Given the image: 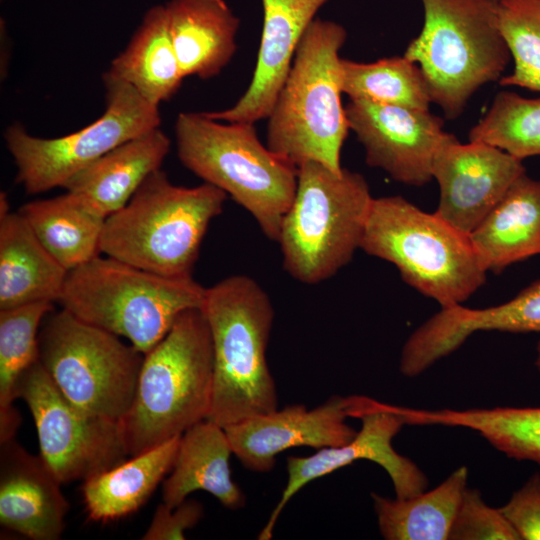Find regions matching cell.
I'll return each mask as SVG.
<instances>
[{
	"mask_svg": "<svg viewBox=\"0 0 540 540\" xmlns=\"http://www.w3.org/2000/svg\"><path fill=\"white\" fill-rule=\"evenodd\" d=\"M231 454L226 431L217 423L205 419L187 429L180 437L170 474L163 481V503L174 508L194 491L203 490L226 508L244 506V494L231 476Z\"/></svg>",
	"mask_w": 540,
	"mask_h": 540,
	"instance_id": "7402d4cb",
	"label": "cell"
},
{
	"mask_svg": "<svg viewBox=\"0 0 540 540\" xmlns=\"http://www.w3.org/2000/svg\"><path fill=\"white\" fill-rule=\"evenodd\" d=\"M348 416L361 420V429L346 444L319 449L306 457L287 458V483L259 540H270L277 520L288 502L309 482L326 476L357 460H370L389 475L397 498L417 495L427 489L424 472L409 458L399 454L392 441L405 425L400 416L383 402L363 395L346 397Z\"/></svg>",
	"mask_w": 540,
	"mask_h": 540,
	"instance_id": "4fadbf2b",
	"label": "cell"
},
{
	"mask_svg": "<svg viewBox=\"0 0 540 540\" xmlns=\"http://www.w3.org/2000/svg\"><path fill=\"white\" fill-rule=\"evenodd\" d=\"M498 22L514 70L501 77L503 86L540 92V0H501Z\"/></svg>",
	"mask_w": 540,
	"mask_h": 540,
	"instance_id": "1f68e13d",
	"label": "cell"
},
{
	"mask_svg": "<svg viewBox=\"0 0 540 540\" xmlns=\"http://www.w3.org/2000/svg\"><path fill=\"white\" fill-rule=\"evenodd\" d=\"M164 5L184 78L217 76L236 52L240 25L226 0H169Z\"/></svg>",
	"mask_w": 540,
	"mask_h": 540,
	"instance_id": "ffe728a7",
	"label": "cell"
},
{
	"mask_svg": "<svg viewBox=\"0 0 540 540\" xmlns=\"http://www.w3.org/2000/svg\"><path fill=\"white\" fill-rule=\"evenodd\" d=\"M520 540L499 508L485 503L478 489L466 487L449 540Z\"/></svg>",
	"mask_w": 540,
	"mask_h": 540,
	"instance_id": "836d02e7",
	"label": "cell"
},
{
	"mask_svg": "<svg viewBox=\"0 0 540 540\" xmlns=\"http://www.w3.org/2000/svg\"><path fill=\"white\" fill-rule=\"evenodd\" d=\"M468 469L460 466L429 491L407 498L372 493L379 531L386 540H449L467 487Z\"/></svg>",
	"mask_w": 540,
	"mask_h": 540,
	"instance_id": "4316f807",
	"label": "cell"
},
{
	"mask_svg": "<svg viewBox=\"0 0 540 540\" xmlns=\"http://www.w3.org/2000/svg\"><path fill=\"white\" fill-rule=\"evenodd\" d=\"M0 447V524L32 540L59 539L69 511L62 483L15 438Z\"/></svg>",
	"mask_w": 540,
	"mask_h": 540,
	"instance_id": "ac0fdd59",
	"label": "cell"
},
{
	"mask_svg": "<svg viewBox=\"0 0 540 540\" xmlns=\"http://www.w3.org/2000/svg\"><path fill=\"white\" fill-rule=\"evenodd\" d=\"M415 418L420 425L471 429L507 457L540 465V407L418 409Z\"/></svg>",
	"mask_w": 540,
	"mask_h": 540,
	"instance_id": "83f0119b",
	"label": "cell"
},
{
	"mask_svg": "<svg viewBox=\"0 0 540 540\" xmlns=\"http://www.w3.org/2000/svg\"><path fill=\"white\" fill-rule=\"evenodd\" d=\"M214 355L200 308L182 312L140 369L132 405L120 420L129 456L148 451L207 419Z\"/></svg>",
	"mask_w": 540,
	"mask_h": 540,
	"instance_id": "7a4b0ae2",
	"label": "cell"
},
{
	"mask_svg": "<svg viewBox=\"0 0 540 540\" xmlns=\"http://www.w3.org/2000/svg\"><path fill=\"white\" fill-rule=\"evenodd\" d=\"M350 130L365 150L366 163L397 182L422 186L432 176L435 155L450 133L429 110L350 99Z\"/></svg>",
	"mask_w": 540,
	"mask_h": 540,
	"instance_id": "5bb4252c",
	"label": "cell"
},
{
	"mask_svg": "<svg viewBox=\"0 0 540 540\" xmlns=\"http://www.w3.org/2000/svg\"><path fill=\"white\" fill-rule=\"evenodd\" d=\"M342 92L350 99L429 110L432 103L420 67L406 57L371 63L341 58Z\"/></svg>",
	"mask_w": 540,
	"mask_h": 540,
	"instance_id": "f546056e",
	"label": "cell"
},
{
	"mask_svg": "<svg viewBox=\"0 0 540 540\" xmlns=\"http://www.w3.org/2000/svg\"><path fill=\"white\" fill-rule=\"evenodd\" d=\"M445 324L450 338L458 344L477 331L540 332V279L497 306L471 309L455 305L447 311Z\"/></svg>",
	"mask_w": 540,
	"mask_h": 540,
	"instance_id": "d6a6232c",
	"label": "cell"
},
{
	"mask_svg": "<svg viewBox=\"0 0 540 540\" xmlns=\"http://www.w3.org/2000/svg\"><path fill=\"white\" fill-rule=\"evenodd\" d=\"M372 199L360 173H335L312 161L298 166L295 196L277 241L286 272L317 284L347 265L360 248Z\"/></svg>",
	"mask_w": 540,
	"mask_h": 540,
	"instance_id": "ba28073f",
	"label": "cell"
},
{
	"mask_svg": "<svg viewBox=\"0 0 540 540\" xmlns=\"http://www.w3.org/2000/svg\"><path fill=\"white\" fill-rule=\"evenodd\" d=\"M345 28L315 18L268 116L267 147L295 166L318 162L341 173V150L350 130L341 102L339 50Z\"/></svg>",
	"mask_w": 540,
	"mask_h": 540,
	"instance_id": "3957f363",
	"label": "cell"
},
{
	"mask_svg": "<svg viewBox=\"0 0 540 540\" xmlns=\"http://www.w3.org/2000/svg\"><path fill=\"white\" fill-rule=\"evenodd\" d=\"M109 72L159 106L180 89L184 76L173 46L164 4L152 6Z\"/></svg>",
	"mask_w": 540,
	"mask_h": 540,
	"instance_id": "d4e9b609",
	"label": "cell"
},
{
	"mask_svg": "<svg viewBox=\"0 0 540 540\" xmlns=\"http://www.w3.org/2000/svg\"><path fill=\"white\" fill-rule=\"evenodd\" d=\"M203 516V506L194 499H186L171 508L161 503L155 509L142 540L185 539V531L193 528Z\"/></svg>",
	"mask_w": 540,
	"mask_h": 540,
	"instance_id": "d590c367",
	"label": "cell"
},
{
	"mask_svg": "<svg viewBox=\"0 0 540 540\" xmlns=\"http://www.w3.org/2000/svg\"><path fill=\"white\" fill-rule=\"evenodd\" d=\"M525 172L511 154L480 141L462 144L449 134L433 161L440 190L435 214L469 235Z\"/></svg>",
	"mask_w": 540,
	"mask_h": 540,
	"instance_id": "9a60e30c",
	"label": "cell"
},
{
	"mask_svg": "<svg viewBox=\"0 0 540 540\" xmlns=\"http://www.w3.org/2000/svg\"><path fill=\"white\" fill-rule=\"evenodd\" d=\"M536 351H537V356H536V359H535V366H536L537 370L540 373V340H539V342L537 344Z\"/></svg>",
	"mask_w": 540,
	"mask_h": 540,
	"instance_id": "74e56055",
	"label": "cell"
},
{
	"mask_svg": "<svg viewBox=\"0 0 540 540\" xmlns=\"http://www.w3.org/2000/svg\"><path fill=\"white\" fill-rule=\"evenodd\" d=\"M347 417L346 397L334 395L313 409L289 405L224 429L242 465L263 473L273 468L276 456L285 450L301 446L319 450L348 443L358 431L346 423Z\"/></svg>",
	"mask_w": 540,
	"mask_h": 540,
	"instance_id": "2e32d148",
	"label": "cell"
},
{
	"mask_svg": "<svg viewBox=\"0 0 540 540\" xmlns=\"http://www.w3.org/2000/svg\"><path fill=\"white\" fill-rule=\"evenodd\" d=\"M469 140L490 144L520 160L540 156V98L498 93L485 116L470 130Z\"/></svg>",
	"mask_w": 540,
	"mask_h": 540,
	"instance_id": "4dcf8cb0",
	"label": "cell"
},
{
	"mask_svg": "<svg viewBox=\"0 0 540 540\" xmlns=\"http://www.w3.org/2000/svg\"><path fill=\"white\" fill-rule=\"evenodd\" d=\"M499 509L520 540H540V473L531 475Z\"/></svg>",
	"mask_w": 540,
	"mask_h": 540,
	"instance_id": "e575fe53",
	"label": "cell"
},
{
	"mask_svg": "<svg viewBox=\"0 0 540 540\" xmlns=\"http://www.w3.org/2000/svg\"><path fill=\"white\" fill-rule=\"evenodd\" d=\"M263 28L248 89L230 108L206 112L222 122L268 118L290 71L297 47L319 9L330 0H261Z\"/></svg>",
	"mask_w": 540,
	"mask_h": 540,
	"instance_id": "e0dca14e",
	"label": "cell"
},
{
	"mask_svg": "<svg viewBox=\"0 0 540 540\" xmlns=\"http://www.w3.org/2000/svg\"><path fill=\"white\" fill-rule=\"evenodd\" d=\"M9 202L5 192L0 195V218L9 213Z\"/></svg>",
	"mask_w": 540,
	"mask_h": 540,
	"instance_id": "8d00e7d4",
	"label": "cell"
},
{
	"mask_svg": "<svg viewBox=\"0 0 540 540\" xmlns=\"http://www.w3.org/2000/svg\"><path fill=\"white\" fill-rule=\"evenodd\" d=\"M18 212L45 248L69 271L101 253L106 218L71 192L30 201Z\"/></svg>",
	"mask_w": 540,
	"mask_h": 540,
	"instance_id": "484cf974",
	"label": "cell"
},
{
	"mask_svg": "<svg viewBox=\"0 0 540 540\" xmlns=\"http://www.w3.org/2000/svg\"><path fill=\"white\" fill-rule=\"evenodd\" d=\"M210 328L213 355L207 419L222 427L278 408L266 350L274 319L267 292L247 275L206 288L200 308Z\"/></svg>",
	"mask_w": 540,
	"mask_h": 540,
	"instance_id": "6da1fadb",
	"label": "cell"
},
{
	"mask_svg": "<svg viewBox=\"0 0 540 540\" xmlns=\"http://www.w3.org/2000/svg\"><path fill=\"white\" fill-rule=\"evenodd\" d=\"M144 354L69 311L53 310L39 331V361L79 409L119 421L129 411Z\"/></svg>",
	"mask_w": 540,
	"mask_h": 540,
	"instance_id": "30bf717a",
	"label": "cell"
},
{
	"mask_svg": "<svg viewBox=\"0 0 540 540\" xmlns=\"http://www.w3.org/2000/svg\"><path fill=\"white\" fill-rule=\"evenodd\" d=\"M68 273L19 212L0 218V309L58 302Z\"/></svg>",
	"mask_w": 540,
	"mask_h": 540,
	"instance_id": "603a6c76",
	"label": "cell"
},
{
	"mask_svg": "<svg viewBox=\"0 0 540 540\" xmlns=\"http://www.w3.org/2000/svg\"><path fill=\"white\" fill-rule=\"evenodd\" d=\"M424 24L404 57L416 63L431 101L458 117L484 84L498 80L511 58L494 0H420Z\"/></svg>",
	"mask_w": 540,
	"mask_h": 540,
	"instance_id": "9c48e42d",
	"label": "cell"
},
{
	"mask_svg": "<svg viewBox=\"0 0 540 540\" xmlns=\"http://www.w3.org/2000/svg\"><path fill=\"white\" fill-rule=\"evenodd\" d=\"M360 248L394 264L441 308L462 304L486 281L469 235L402 196L372 199Z\"/></svg>",
	"mask_w": 540,
	"mask_h": 540,
	"instance_id": "52a82bcc",
	"label": "cell"
},
{
	"mask_svg": "<svg viewBox=\"0 0 540 540\" xmlns=\"http://www.w3.org/2000/svg\"><path fill=\"white\" fill-rule=\"evenodd\" d=\"M180 437L131 456L130 460L83 481L82 496L88 517L108 523L141 508L170 472Z\"/></svg>",
	"mask_w": 540,
	"mask_h": 540,
	"instance_id": "cb8c5ba5",
	"label": "cell"
},
{
	"mask_svg": "<svg viewBox=\"0 0 540 540\" xmlns=\"http://www.w3.org/2000/svg\"><path fill=\"white\" fill-rule=\"evenodd\" d=\"M494 1L499 2V1H501V0H494Z\"/></svg>",
	"mask_w": 540,
	"mask_h": 540,
	"instance_id": "f35d334b",
	"label": "cell"
},
{
	"mask_svg": "<svg viewBox=\"0 0 540 540\" xmlns=\"http://www.w3.org/2000/svg\"><path fill=\"white\" fill-rule=\"evenodd\" d=\"M469 239L486 272L539 255L540 180L519 176Z\"/></svg>",
	"mask_w": 540,
	"mask_h": 540,
	"instance_id": "44dd1931",
	"label": "cell"
},
{
	"mask_svg": "<svg viewBox=\"0 0 540 540\" xmlns=\"http://www.w3.org/2000/svg\"><path fill=\"white\" fill-rule=\"evenodd\" d=\"M160 127L112 149L63 186L104 218L123 208L143 182L159 170L170 150Z\"/></svg>",
	"mask_w": 540,
	"mask_h": 540,
	"instance_id": "d6986e66",
	"label": "cell"
},
{
	"mask_svg": "<svg viewBox=\"0 0 540 540\" xmlns=\"http://www.w3.org/2000/svg\"><path fill=\"white\" fill-rule=\"evenodd\" d=\"M102 80L104 113L80 130L56 138L33 136L19 123L5 130L6 147L17 168L15 180L27 193L63 187L112 149L160 126L159 106L108 70Z\"/></svg>",
	"mask_w": 540,
	"mask_h": 540,
	"instance_id": "8fae6325",
	"label": "cell"
},
{
	"mask_svg": "<svg viewBox=\"0 0 540 540\" xmlns=\"http://www.w3.org/2000/svg\"><path fill=\"white\" fill-rule=\"evenodd\" d=\"M226 199L223 190L209 183L174 185L159 169L105 219L100 251L162 276H192L208 226Z\"/></svg>",
	"mask_w": 540,
	"mask_h": 540,
	"instance_id": "277c9868",
	"label": "cell"
},
{
	"mask_svg": "<svg viewBox=\"0 0 540 540\" xmlns=\"http://www.w3.org/2000/svg\"><path fill=\"white\" fill-rule=\"evenodd\" d=\"M205 290L192 276H162L98 256L69 271L58 303L146 354L182 312L201 308Z\"/></svg>",
	"mask_w": 540,
	"mask_h": 540,
	"instance_id": "8992f818",
	"label": "cell"
},
{
	"mask_svg": "<svg viewBox=\"0 0 540 540\" xmlns=\"http://www.w3.org/2000/svg\"><path fill=\"white\" fill-rule=\"evenodd\" d=\"M33 417L40 455L60 482L102 473L126 460L119 421L89 414L73 405L38 360L16 386Z\"/></svg>",
	"mask_w": 540,
	"mask_h": 540,
	"instance_id": "7c38bea8",
	"label": "cell"
},
{
	"mask_svg": "<svg viewBox=\"0 0 540 540\" xmlns=\"http://www.w3.org/2000/svg\"><path fill=\"white\" fill-rule=\"evenodd\" d=\"M177 155L196 176L246 209L264 235L278 241L290 208L298 167L263 145L253 123L182 112L175 123Z\"/></svg>",
	"mask_w": 540,
	"mask_h": 540,
	"instance_id": "5b68a950",
	"label": "cell"
},
{
	"mask_svg": "<svg viewBox=\"0 0 540 540\" xmlns=\"http://www.w3.org/2000/svg\"><path fill=\"white\" fill-rule=\"evenodd\" d=\"M53 310L46 301L0 309V443L13 439L20 426L16 386L39 360V328Z\"/></svg>",
	"mask_w": 540,
	"mask_h": 540,
	"instance_id": "f1b7e54d",
	"label": "cell"
}]
</instances>
